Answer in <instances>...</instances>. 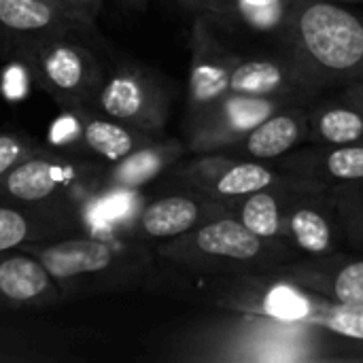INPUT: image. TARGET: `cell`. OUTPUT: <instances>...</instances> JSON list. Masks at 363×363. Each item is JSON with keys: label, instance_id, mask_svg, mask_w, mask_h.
<instances>
[{"label": "cell", "instance_id": "obj_1", "mask_svg": "<svg viewBox=\"0 0 363 363\" xmlns=\"http://www.w3.org/2000/svg\"><path fill=\"white\" fill-rule=\"evenodd\" d=\"M308 51L330 68H349L363 57L362 23L342 9L315 4L302 17Z\"/></svg>", "mask_w": 363, "mask_h": 363}, {"label": "cell", "instance_id": "obj_2", "mask_svg": "<svg viewBox=\"0 0 363 363\" xmlns=\"http://www.w3.org/2000/svg\"><path fill=\"white\" fill-rule=\"evenodd\" d=\"M38 262L51 279L70 281L108 270L115 264V251L108 242L98 238H72L43 249Z\"/></svg>", "mask_w": 363, "mask_h": 363}, {"label": "cell", "instance_id": "obj_3", "mask_svg": "<svg viewBox=\"0 0 363 363\" xmlns=\"http://www.w3.org/2000/svg\"><path fill=\"white\" fill-rule=\"evenodd\" d=\"M36 66L49 89L64 96L81 94L89 81V64L81 49L68 43H51L36 55Z\"/></svg>", "mask_w": 363, "mask_h": 363}, {"label": "cell", "instance_id": "obj_4", "mask_svg": "<svg viewBox=\"0 0 363 363\" xmlns=\"http://www.w3.org/2000/svg\"><path fill=\"white\" fill-rule=\"evenodd\" d=\"M49 272L38 259L6 257L0 262V296L11 302H34L49 289Z\"/></svg>", "mask_w": 363, "mask_h": 363}, {"label": "cell", "instance_id": "obj_5", "mask_svg": "<svg viewBox=\"0 0 363 363\" xmlns=\"http://www.w3.org/2000/svg\"><path fill=\"white\" fill-rule=\"evenodd\" d=\"M64 181V170L47 160H26L6 172V191L21 202L49 198Z\"/></svg>", "mask_w": 363, "mask_h": 363}, {"label": "cell", "instance_id": "obj_6", "mask_svg": "<svg viewBox=\"0 0 363 363\" xmlns=\"http://www.w3.org/2000/svg\"><path fill=\"white\" fill-rule=\"evenodd\" d=\"M198 247L211 255L251 259L259 251V240L245 223L225 219V221H217L200 230Z\"/></svg>", "mask_w": 363, "mask_h": 363}, {"label": "cell", "instance_id": "obj_7", "mask_svg": "<svg viewBox=\"0 0 363 363\" xmlns=\"http://www.w3.org/2000/svg\"><path fill=\"white\" fill-rule=\"evenodd\" d=\"M198 219V206L187 198H164L149 204L140 215V228L153 238H168L187 232Z\"/></svg>", "mask_w": 363, "mask_h": 363}, {"label": "cell", "instance_id": "obj_8", "mask_svg": "<svg viewBox=\"0 0 363 363\" xmlns=\"http://www.w3.org/2000/svg\"><path fill=\"white\" fill-rule=\"evenodd\" d=\"M100 106L117 119H140L145 115V85L134 74H117L102 87Z\"/></svg>", "mask_w": 363, "mask_h": 363}, {"label": "cell", "instance_id": "obj_9", "mask_svg": "<svg viewBox=\"0 0 363 363\" xmlns=\"http://www.w3.org/2000/svg\"><path fill=\"white\" fill-rule=\"evenodd\" d=\"M85 145L104 160H125L136 149V138L130 130L113 121H89L83 132Z\"/></svg>", "mask_w": 363, "mask_h": 363}, {"label": "cell", "instance_id": "obj_10", "mask_svg": "<svg viewBox=\"0 0 363 363\" xmlns=\"http://www.w3.org/2000/svg\"><path fill=\"white\" fill-rule=\"evenodd\" d=\"M0 23L17 32H36L55 26L57 17L43 0H0Z\"/></svg>", "mask_w": 363, "mask_h": 363}, {"label": "cell", "instance_id": "obj_11", "mask_svg": "<svg viewBox=\"0 0 363 363\" xmlns=\"http://www.w3.org/2000/svg\"><path fill=\"white\" fill-rule=\"evenodd\" d=\"M298 138V125L289 117L264 121L249 138V151L257 157H274L287 151Z\"/></svg>", "mask_w": 363, "mask_h": 363}, {"label": "cell", "instance_id": "obj_12", "mask_svg": "<svg viewBox=\"0 0 363 363\" xmlns=\"http://www.w3.org/2000/svg\"><path fill=\"white\" fill-rule=\"evenodd\" d=\"M279 83H281V72L277 66L268 62L245 64L230 79L234 91H247V94H266L272 91Z\"/></svg>", "mask_w": 363, "mask_h": 363}, {"label": "cell", "instance_id": "obj_13", "mask_svg": "<svg viewBox=\"0 0 363 363\" xmlns=\"http://www.w3.org/2000/svg\"><path fill=\"white\" fill-rule=\"evenodd\" d=\"M270 172L255 164H242L225 172L217 185V189L225 196H240V194H253L264 189L270 183Z\"/></svg>", "mask_w": 363, "mask_h": 363}, {"label": "cell", "instance_id": "obj_14", "mask_svg": "<svg viewBox=\"0 0 363 363\" xmlns=\"http://www.w3.org/2000/svg\"><path fill=\"white\" fill-rule=\"evenodd\" d=\"M164 160L157 151H140V153H132L125 157V162L119 164V168L115 170V181L119 185L125 187H134L140 185L145 181H149L160 168H162Z\"/></svg>", "mask_w": 363, "mask_h": 363}, {"label": "cell", "instance_id": "obj_15", "mask_svg": "<svg viewBox=\"0 0 363 363\" xmlns=\"http://www.w3.org/2000/svg\"><path fill=\"white\" fill-rule=\"evenodd\" d=\"M242 223L255 236H272L279 230V213L277 204L266 194H255L242 211Z\"/></svg>", "mask_w": 363, "mask_h": 363}, {"label": "cell", "instance_id": "obj_16", "mask_svg": "<svg viewBox=\"0 0 363 363\" xmlns=\"http://www.w3.org/2000/svg\"><path fill=\"white\" fill-rule=\"evenodd\" d=\"M266 313L281 321H300L311 313V304L304 296L291 287H274L266 298Z\"/></svg>", "mask_w": 363, "mask_h": 363}, {"label": "cell", "instance_id": "obj_17", "mask_svg": "<svg viewBox=\"0 0 363 363\" xmlns=\"http://www.w3.org/2000/svg\"><path fill=\"white\" fill-rule=\"evenodd\" d=\"M294 234L298 242L306 251H323L330 245V230L328 223L313 211H300L291 221Z\"/></svg>", "mask_w": 363, "mask_h": 363}, {"label": "cell", "instance_id": "obj_18", "mask_svg": "<svg viewBox=\"0 0 363 363\" xmlns=\"http://www.w3.org/2000/svg\"><path fill=\"white\" fill-rule=\"evenodd\" d=\"M272 113V106L255 98H232L228 102V117L236 130H251L264 123Z\"/></svg>", "mask_w": 363, "mask_h": 363}, {"label": "cell", "instance_id": "obj_19", "mask_svg": "<svg viewBox=\"0 0 363 363\" xmlns=\"http://www.w3.org/2000/svg\"><path fill=\"white\" fill-rule=\"evenodd\" d=\"M321 132L332 143H351L362 136L363 121L351 111H332L321 119Z\"/></svg>", "mask_w": 363, "mask_h": 363}, {"label": "cell", "instance_id": "obj_20", "mask_svg": "<svg viewBox=\"0 0 363 363\" xmlns=\"http://www.w3.org/2000/svg\"><path fill=\"white\" fill-rule=\"evenodd\" d=\"M30 232L32 225L19 211L0 206V253L23 245Z\"/></svg>", "mask_w": 363, "mask_h": 363}, {"label": "cell", "instance_id": "obj_21", "mask_svg": "<svg viewBox=\"0 0 363 363\" xmlns=\"http://www.w3.org/2000/svg\"><path fill=\"white\" fill-rule=\"evenodd\" d=\"M228 87V74L215 66H198L191 74V91L196 100H211Z\"/></svg>", "mask_w": 363, "mask_h": 363}, {"label": "cell", "instance_id": "obj_22", "mask_svg": "<svg viewBox=\"0 0 363 363\" xmlns=\"http://www.w3.org/2000/svg\"><path fill=\"white\" fill-rule=\"evenodd\" d=\"M330 328L338 334L363 340V304L342 302V306L332 313Z\"/></svg>", "mask_w": 363, "mask_h": 363}, {"label": "cell", "instance_id": "obj_23", "mask_svg": "<svg viewBox=\"0 0 363 363\" xmlns=\"http://www.w3.org/2000/svg\"><path fill=\"white\" fill-rule=\"evenodd\" d=\"M330 170L338 179H362L363 177V149H340L332 153L328 162Z\"/></svg>", "mask_w": 363, "mask_h": 363}, {"label": "cell", "instance_id": "obj_24", "mask_svg": "<svg viewBox=\"0 0 363 363\" xmlns=\"http://www.w3.org/2000/svg\"><path fill=\"white\" fill-rule=\"evenodd\" d=\"M336 296L340 302L363 304V262L345 268L336 281Z\"/></svg>", "mask_w": 363, "mask_h": 363}, {"label": "cell", "instance_id": "obj_25", "mask_svg": "<svg viewBox=\"0 0 363 363\" xmlns=\"http://www.w3.org/2000/svg\"><path fill=\"white\" fill-rule=\"evenodd\" d=\"M240 6H242L245 17L259 28H270L281 17L279 2H274V4H245V2H240Z\"/></svg>", "mask_w": 363, "mask_h": 363}, {"label": "cell", "instance_id": "obj_26", "mask_svg": "<svg viewBox=\"0 0 363 363\" xmlns=\"http://www.w3.org/2000/svg\"><path fill=\"white\" fill-rule=\"evenodd\" d=\"M23 145L13 136H0V177H4L15 164H19Z\"/></svg>", "mask_w": 363, "mask_h": 363}, {"label": "cell", "instance_id": "obj_27", "mask_svg": "<svg viewBox=\"0 0 363 363\" xmlns=\"http://www.w3.org/2000/svg\"><path fill=\"white\" fill-rule=\"evenodd\" d=\"M74 130V121L72 119H60L55 125H53V132H51V138L62 143L66 138V134H70Z\"/></svg>", "mask_w": 363, "mask_h": 363}, {"label": "cell", "instance_id": "obj_28", "mask_svg": "<svg viewBox=\"0 0 363 363\" xmlns=\"http://www.w3.org/2000/svg\"><path fill=\"white\" fill-rule=\"evenodd\" d=\"M245 4H274V2H281V0H240Z\"/></svg>", "mask_w": 363, "mask_h": 363}]
</instances>
